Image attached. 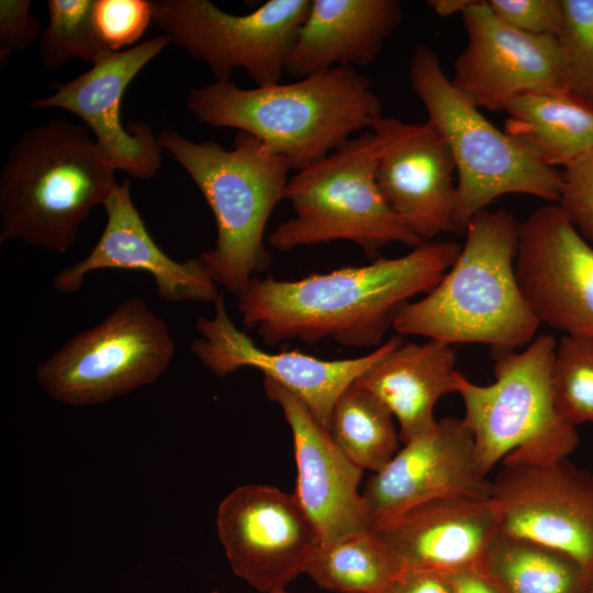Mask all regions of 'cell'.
<instances>
[{
  "mask_svg": "<svg viewBox=\"0 0 593 593\" xmlns=\"http://www.w3.org/2000/svg\"><path fill=\"white\" fill-rule=\"evenodd\" d=\"M46 5L48 25L37 44L46 70H55L77 58L96 65L115 53L98 31L96 0H48Z\"/></svg>",
  "mask_w": 593,
  "mask_h": 593,
  "instance_id": "cell-28",
  "label": "cell"
},
{
  "mask_svg": "<svg viewBox=\"0 0 593 593\" xmlns=\"http://www.w3.org/2000/svg\"><path fill=\"white\" fill-rule=\"evenodd\" d=\"M474 0H430L427 4L440 16L463 13Z\"/></svg>",
  "mask_w": 593,
  "mask_h": 593,
  "instance_id": "cell-37",
  "label": "cell"
},
{
  "mask_svg": "<svg viewBox=\"0 0 593 593\" xmlns=\"http://www.w3.org/2000/svg\"><path fill=\"white\" fill-rule=\"evenodd\" d=\"M267 593H288V592L283 588V589H277V590H273V591H270V592H267Z\"/></svg>",
  "mask_w": 593,
  "mask_h": 593,
  "instance_id": "cell-38",
  "label": "cell"
},
{
  "mask_svg": "<svg viewBox=\"0 0 593 593\" xmlns=\"http://www.w3.org/2000/svg\"><path fill=\"white\" fill-rule=\"evenodd\" d=\"M212 317L195 321L199 333L191 343L192 354L217 377L243 367L260 370L264 377L298 396L320 423L328 427L339 395L367 369L402 343L400 335L389 338L365 356L326 360L298 350L270 353L232 322L222 294L214 302Z\"/></svg>",
  "mask_w": 593,
  "mask_h": 593,
  "instance_id": "cell-15",
  "label": "cell"
},
{
  "mask_svg": "<svg viewBox=\"0 0 593 593\" xmlns=\"http://www.w3.org/2000/svg\"><path fill=\"white\" fill-rule=\"evenodd\" d=\"M561 180L556 204L593 247V147L563 168Z\"/></svg>",
  "mask_w": 593,
  "mask_h": 593,
  "instance_id": "cell-31",
  "label": "cell"
},
{
  "mask_svg": "<svg viewBox=\"0 0 593 593\" xmlns=\"http://www.w3.org/2000/svg\"><path fill=\"white\" fill-rule=\"evenodd\" d=\"M402 571L372 528L321 542L305 569L320 588L337 593H381Z\"/></svg>",
  "mask_w": 593,
  "mask_h": 593,
  "instance_id": "cell-26",
  "label": "cell"
},
{
  "mask_svg": "<svg viewBox=\"0 0 593 593\" xmlns=\"http://www.w3.org/2000/svg\"><path fill=\"white\" fill-rule=\"evenodd\" d=\"M504 112V132L547 167L564 168L593 147V103L570 90L525 93Z\"/></svg>",
  "mask_w": 593,
  "mask_h": 593,
  "instance_id": "cell-24",
  "label": "cell"
},
{
  "mask_svg": "<svg viewBox=\"0 0 593 593\" xmlns=\"http://www.w3.org/2000/svg\"><path fill=\"white\" fill-rule=\"evenodd\" d=\"M557 35L568 89L593 103V0H561Z\"/></svg>",
  "mask_w": 593,
  "mask_h": 593,
  "instance_id": "cell-30",
  "label": "cell"
},
{
  "mask_svg": "<svg viewBox=\"0 0 593 593\" xmlns=\"http://www.w3.org/2000/svg\"><path fill=\"white\" fill-rule=\"evenodd\" d=\"M115 170L83 123L55 118L26 130L0 174V244L66 253L91 210L120 186Z\"/></svg>",
  "mask_w": 593,
  "mask_h": 593,
  "instance_id": "cell-4",
  "label": "cell"
},
{
  "mask_svg": "<svg viewBox=\"0 0 593 593\" xmlns=\"http://www.w3.org/2000/svg\"><path fill=\"white\" fill-rule=\"evenodd\" d=\"M381 593H455L448 574L403 570Z\"/></svg>",
  "mask_w": 593,
  "mask_h": 593,
  "instance_id": "cell-35",
  "label": "cell"
},
{
  "mask_svg": "<svg viewBox=\"0 0 593 593\" xmlns=\"http://www.w3.org/2000/svg\"><path fill=\"white\" fill-rule=\"evenodd\" d=\"M174 355L165 321L142 298L131 296L42 361L35 377L54 400L90 406L156 382Z\"/></svg>",
  "mask_w": 593,
  "mask_h": 593,
  "instance_id": "cell-9",
  "label": "cell"
},
{
  "mask_svg": "<svg viewBox=\"0 0 593 593\" xmlns=\"http://www.w3.org/2000/svg\"><path fill=\"white\" fill-rule=\"evenodd\" d=\"M31 0L0 1V69L12 54L30 48L42 34L38 18L30 12Z\"/></svg>",
  "mask_w": 593,
  "mask_h": 593,
  "instance_id": "cell-34",
  "label": "cell"
},
{
  "mask_svg": "<svg viewBox=\"0 0 593 593\" xmlns=\"http://www.w3.org/2000/svg\"><path fill=\"white\" fill-rule=\"evenodd\" d=\"M107 224L91 251L78 262L61 269L53 287L75 292L85 277L102 269L139 270L149 273L160 299L167 302H215L217 284L198 258L183 262L170 258L158 247L131 197V180L125 179L103 204Z\"/></svg>",
  "mask_w": 593,
  "mask_h": 593,
  "instance_id": "cell-21",
  "label": "cell"
},
{
  "mask_svg": "<svg viewBox=\"0 0 593 593\" xmlns=\"http://www.w3.org/2000/svg\"><path fill=\"white\" fill-rule=\"evenodd\" d=\"M152 21L171 44L204 63L215 81L242 69L257 87L280 82L312 0H269L231 14L209 0H149Z\"/></svg>",
  "mask_w": 593,
  "mask_h": 593,
  "instance_id": "cell-10",
  "label": "cell"
},
{
  "mask_svg": "<svg viewBox=\"0 0 593 593\" xmlns=\"http://www.w3.org/2000/svg\"><path fill=\"white\" fill-rule=\"evenodd\" d=\"M460 249L456 242L436 239L404 256L298 280L254 277L237 296L238 310L244 325L266 345L331 339L348 347H374L392 327L396 310L429 292Z\"/></svg>",
  "mask_w": 593,
  "mask_h": 593,
  "instance_id": "cell-1",
  "label": "cell"
},
{
  "mask_svg": "<svg viewBox=\"0 0 593 593\" xmlns=\"http://www.w3.org/2000/svg\"><path fill=\"white\" fill-rule=\"evenodd\" d=\"M515 273L539 324L593 338V247L557 204L519 222Z\"/></svg>",
  "mask_w": 593,
  "mask_h": 593,
  "instance_id": "cell-13",
  "label": "cell"
},
{
  "mask_svg": "<svg viewBox=\"0 0 593 593\" xmlns=\"http://www.w3.org/2000/svg\"><path fill=\"white\" fill-rule=\"evenodd\" d=\"M402 570L452 574L479 570L501 533L490 499L432 500L371 527Z\"/></svg>",
  "mask_w": 593,
  "mask_h": 593,
  "instance_id": "cell-20",
  "label": "cell"
},
{
  "mask_svg": "<svg viewBox=\"0 0 593 593\" xmlns=\"http://www.w3.org/2000/svg\"><path fill=\"white\" fill-rule=\"evenodd\" d=\"M171 42L166 34L112 54L78 77L48 86V97L32 100V110L65 109L83 121L115 169L149 180L163 166V148L152 127L142 121L124 128L120 118L122 96L130 82Z\"/></svg>",
  "mask_w": 593,
  "mask_h": 593,
  "instance_id": "cell-16",
  "label": "cell"
},
{
  "mask_svg": "<svg viewBox=\"0 0 593 593\" xmlns=\"http://www.w3.org/2000/svg\"><path fill=\"white\" fill-rule=\"evenodd\" d=\"M410 85L423 103L427 122L447 143L457 174L456 234L507 193L557 203L561 172L541 164L518 142L494 126L445 74L437 53L418 45L410 60Z\"/></svg>",
  "mask_w": 593,
  "mask_h": 593,
  "instance_id": "cell-7",
  "label": "cell"
},
{
  "mask_svg": "<svg viewBox=\"0 0 593 593\" xmlns=\"http://www.w3.org/2000/svg\"><path fill=\"white\" fill-rule=\"evenodd\" d=\"M216 529L233 572L260 593L283 589L305 569L321 536L293 493L248 483L228 493Z\"/></svg>",
  "mask_w": 593,
  "mask_h": 593,
  "instance_id": "cell-11",
  "label": "cell"
},
{
  "mask_svg": "<svg viewBox=\"0 0 593 593\" xmlns=\"http://www.w3.org/2000/svg\"><path fill=\"white\" fill-rule=\"evenodd\" d=\"M493 13L511 26L557 37L562 23L561 0H489Z\"/></svg>",
  "mask_w": 593,
  "mask_h": 593,
  "instance_id": "cell-33",
  "label": "cell"
},
{
  "mask_svg": "<svg viewBox=\"0 0 593 593\" xmlns=\"http://www.w3.org/2000/svg\"><path fill=\"white\" fill-rule=\"evenodd\" d=\"M389 136L388 118L351 137L320 161L289 178L284 200L293 216L278 224L269 244L290 251L301 246L349 240L370 258L390 244L417 247L414 235L383 198L377 167Z\"/></svg>",
  "mask_w": 593,
  "mask_h": 593,
  "instance_id": "cell-6",
  "label": "cell"
},
{
  "mask_svg": "<svg viewBox=\"0 0 593 593\" xmlns=\"http://www.w3.org/2000/svg\"><path fill=\"white\" fill-rule=\"evenodd\" d=\"M402 21L398 0H312L284 71L301 79L334 67L370 65Z\"/></svg>",
  "mask_w": 593,
  "mask_h": 593,
  "instance_id": "cell-22",
  "label": "cell"
},
{
  "mask_svg": "<svg viewBox=\"0 0 593 593\" xmlns=\"http://www.w3.org/2000/svg\"><path fill=\"white\" fill-rule=\"evenodd\" d=\"M393 419L382 401L354 382L337 399L327 429L355 465L376 473L399 450L400 437Z\"/></svg>",
  "mask_w": 593,
  "mask_h": 593,
  "instance_id": "cell-27",
  "label": "cell"
},
{
  "mask_svg": "<svg viewBox=\"0 0 593 593\" xmlns=\"http://www.w3.org/2000/svg\"><path fill=\"white\" fill-rule=\"evenodd\" d=\"M467 44L454 65V86L479 109L505 111L535 91L569 90L555 36L532 35L499 19L488 1L461 14Z\"/></svg>",
  "mask_w": 593,
  "mask_h": 593,
  "instance_id": "cell-14",
  "label": "cell"
},
{
  "mask_svg": "<svg viewBox=\"0 0 593 593\" xmlns=\"http://www.w3.org/2000/svg\"><path fill=\"white\" fill-rule=\"evenodd\" d=\"M491 500L502 533L562 551L593 570V472L567 458L501 463Z\"/></svg>",
  "mask_w": 593,
  "mask_h": 593,
  "instance_id": "cell-12",
  "label": "cell"
},
{
  "mask_svg": "<svg viewBox=\"0 0 593 593\" xmlns=\"http://www.w3.org/2000/svg\"><path fill=\"white\" fill-rule=\"evenodd\" d=\"M264 390L290 426L296 463L293 494L315 524L321 542L371 529L359 490L363 470L337 447L328 429L298 396L266 377Z\"/></svg>",
  "mask_w": 593,
  "mask_h": 593,
  "instance_id": "cell-18",
  "label": "cell"
},
{
  "mask_svg": "<svg viewBox=\"0 0 593 593\" xmlns=\"http://www.w3.org/2000/svg\"><path fill=\"white\" fill-rule=\"evenodd\" d=\"M556 346L553 336L542 334L522 350H495V380L488 385L460 373L462 419L472 434L475 466L483 477L499 462L547 463L577 448V428L558 415L553 404Z\"/></svg>",
  "mask_w": 593,
  "mask_h": 593,
  "instance_id": "cell-8",
  "label": "cell"
},
{
  "mask_svg": "<svg viewBox=\"0 0 593 593\" xmlns=\"http://www.w3.org/2000/svg\"><path fill=\"white\" fill-rule=\"evenodd\" d=\"M186 107L203 124L255 136L295 171L325 158L382 116L371 81L350 67L251 89L214 81L192 88Z\"/></svg>",
  "mask_w": 593,
  "mask_h": 593,
  "instance_id": "cell-2",
  "label": "cell"
},
{
  "mask_svg": "<svg viewBox=\"0 0 593 593\" xmlns=\"http://www.w3.org/2000/svg\"><path fill=\"white\" fill-rule=\"evenodd\" d=\"M473 448L463 419L450 416L403 444L361 490L371 527L436 499H490L492 480L478 471Z\"/></svg>",
  "mask_w": 593,
  "mask_h": 593,
  "instance_id": "cell-17",
  "label": "cell"
},
{
  "mask_svg": "<svg viewBox=\"0 0 593 593\" xmlns=\"http://www.w3.org/2000/svg\"><path fill=\"white\" fill-rule=\"evenodd\" d=\"M212 593H219L217 591H213Z\"/></svg>",
  "mask_w": 593,
  "mask_h": 593,
  "instance_id": "cell-40",
  "label": "cell"
},
{
  "mask_svg": "<svg viewBox=\"0 0 593 593\" xmlns=\"http://www.w3.org/2000/svg\"><path fill=\"white\" fill-rule=\"evenodd\" d=\"M191 177L213 212L216 240L199 256L214 282L238 296L271 255L264 244L267 222L283 200L290 163L255 136L238 131L232 149L212 141L192 142L175 130L158 135Z\"/></svg>",
  "mask_w": 593,
  "mask_h": 593,
  "instance_id": "cell-5",
  "label": "cell"
},
{
  "mask_svg": "<svg viewBox=\"0 0 593 593\" xmlns=\"http://www.w3.org/2000/svg\"><path fill=\"white\" fill-rule=\"evenodd\" d=\"M448 575L455 593H501L492 581L479 570H467Z\"/></svg>",
  "mask_w": 593,
  "mask_h": 593,
  "instance_id": "cell-36",
  "label": "cell"
},
{
  "mask_svg": "<svg viewBox=\"0 0 593 593\" xmlns=\"http://www.w3.org/2000/svg\"><path fill=\"white\" fill-rule=\"evenodd\" d=\"M519 222L505 209L482 210L467 224L465 244L439 282L393 317L398 335L450 346L485 344L494 350L528 345L539 322L517 282Z\"/></svg>",
  "mask_w": 593,
  "mask_h": 593,
  "instance_id": "cell-3",
  "label": "cell"
},
{
  "mask_svg": "<svg viewBox=\"0 0 593 593\" xmlns=\"http://www.w3.org/2000/svg\"><path fill=\"white\" fill-rule=\"evenodd\" d=\"M551 392L558 415L577 428L593 424V338L563 335L557 342Z\"/></svg>",
  "mask_w": 593,
  "mask_h": 593,
  "instance_id": "cell-29",
  "label": "cell"
},
{
  "mask_svg": "<svg viewBox=\"0 0 593 593\" xmlns=\"http://www.w3.org/2000/svg\"><path fill=\"white\" fill-rule=\"evenodd\" d=\"M389 136L377 167L378 187L406 227L423 242L455 231V161L426 121L388 118Z\"/></svg>",
  "mask_w": 593,
  "mask_h": 593,
  "instance_id": "cell-19",
  "label": "cell"
},
{
  "mask_svg": "<svg viewBox=\"0 0 593 593\" xmlns=\"http://www.w3.org/2000/svg\"><path fill=\"white\" fill-rule=\"evenodd\" d=\"M454 346L426 339L401 343L367 369L355 383L382 401L399 423L402 444L436 423L440 398L457 393L459 372Z\"/></svg>",
  "mask_w": 593,
  "mask_h": 593,
  "instance_id": "cell-23",
  "label": "cell"
},
{
  "mask_svg": "<svg viewBox=\"0 0 593 593\" xmlns=\"http://www.w3.org/2000/svg\"><path fill=\"white\" fill-rule=\"evenodd\" d=\"M501 593H588L593 570L547 546L500 533L479 568Z\"/></svg>",
  "mask_w": 593,
  "mask_h": 593,
  "instance_id": "cell-25",
  "label": "cell"
},
{
  "mask_svg": "<svg viewBox=\"0 0 593 593\" xmlns=\"http://www.w3.org/2000/svg\"><path fill=\"white\" fill-rule=\"evenodd\" d=\"M94 20L98 31L118 53L137 42L152 21L149 0H96Z\"/></svg>",
  "mask_w": 593,
  "mask_h": 593,
  "instance_id": "cell-32",
  "label": "cell"
},
{
  "mask_svg": "<svg viewBox=\"0 0 593 593\" xmlns=\"http://www.w3.org/2000/svg\"><path fill=\"white\" fill-rule=\"evenodd\" d=\"M588 593H593V585L591 586Z\"/></svg>",
  "mask_w": 593,
  "mask_h": 593,
  "instance_id": "cell-39",
  "label": "cell"
}]
</instances>
